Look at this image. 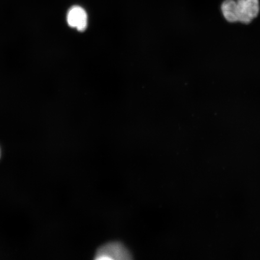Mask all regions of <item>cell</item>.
<instances>
[{"label":"cell","mask_w":260,"mask_h":260,"mask_svg":"<svg viewBox=\"0 0 260 260\" xmlns=\"http://www.w3.org/2000/svg\"><path fill=\"white\" fill-rule=\"evenodd\" d=\"M221 11L228 22L249 24L259 15V0H225Z\"/></svg>","instance_id":"6da1fadb"},{"label":"cell","mask_w":260,"mask_h":260,"mask_svg":"<svg viewBox=\"0 0 260 260\" xmlns=\"http://www.w3.org/2000/svg\"><path fill=\"white\" fill-rule=\"evenodd\" d=\"M131 253L121 243L113 242L101 246L95 254L96 259H129Z\"/></svg>","instance_id":"7a4b0ae2"},{"label":"cell","mask_w":260,"mask_h":260,"mask_svg":"<svg viewBox=\"0 0 260 260\" xmlns=\"http://www.w3.org/2000/svg\"><path fill=\"white\" fill-rule=\"evenodd\" d=\"M67 22L70 27L76 28L80 31H84L87 25V15L86 11L80 6H73L68 11Z\"/></svg>","instance_id":"3957f363"}]
</instances>
